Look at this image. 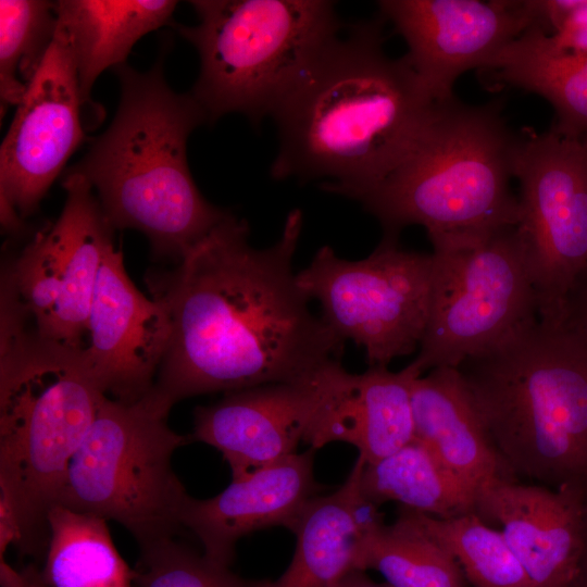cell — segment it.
<instances>
[{
    "label": "cell",
    "mask_w": 587,
    "mask_h": 587,
    "mask_svg": "<svg viewBox=\"0 0 587 587\" xmlns=\"http://www.w3.org/2000/svg\"><path fill=\"white\" fill-rule=\"evenodd\" d=\"M302 225L290 211L279 239L257 249L229 213L174 267L147 275L171 322L152 404L170 413L185 398L308 380L341 363L346 341L311 312L292 268Z\"/></svg>",
    "instance_id": "obj_1"
},
{
    "label": "cell",
    "mask_w": 587,
    "mask_h": 587,
    "mask_svg": "<svg viewBox=\"0 0 587 587\" xmlns=\"http://www.w3.org/2000/svg\"><path fill=\"white\" fill-rule=\"evenodd\" d=\"M384 22L346 25L279 104L272 178H326L324 190L357 200L412 149L437 101L405 55L386 54Z\"/></svg>",
    "instance_id": "obj_2"
},
{
    "label": "cell",
    "mask_w": 587,
    "mask_h": 587,
    "mask_svg": "<svg viewBox=\"0 0 587 587\" xmlns=\"http://www.w3.org/2000/svg\"><path fill=\"white\" fill-rule=\"evenodd\" d=\"M153 66L115 68L121 93L110 126L67 173L95 190L114 229L141 232L153 255L175 264L230 212L199 191L187 159L191 132L208 117L191 92L165 80L163 43Z\"/></svg>",
    "instance_id": "obj_3"
},
{
    "label": "cell",
    "mask_w": 587,
    "mask_h": 587,
    "mask_svg": "<svg viewBox=\"0 0 587 587\" xmlns=\"http://www.w3.org/2000/svg\"><path fill=\"white\" fill-rule=\"evenodd\" d=\"M0 557L45 560L48 514L107 396L78 350L45 340L1 309Z\"/></svg>",
    "instance_id": "obj_4"
},
{
    "label": "cell",
    "mask_w": 587,
    "mask_h": 587,
    "mask_svg": "<svg viewBox=\"0 0 587 587\" xmlns=\"http://www.w3.org/2000/svg\"><path fill=\"white\" fill-rule=\"evenodd\" d=\"M513 475L587 486V336L537 320L457 367Z\"/></svg>",
    "instance_id": "obj_5"
},
{
    "label": "cell",
    "mask_w": 587,
    "mask_h": 587,
    "mask_svg": "<svg viewBox=\"0 0 587 587\" xmlns=\"http://www.w3.org/2000/svg\"><path fill=\"white\" fill-rule=\"evenodd\" d=\"M517 141L499 103L437 101L403 160L357 200L384 235L421 225L433 242L514 227L520 207L509 182Z\"/></svg>",
    "instance_id": "obj_6"
},
{
    "label": "cell",
    "mask_w": 587,
    "mask_h": 587,
    "mask_svg": "<svg viewBox=\"0 0 587 587\" xmlns=\"http://www.w3.org/2000/svg\"><path fill=\"white\" fill-rule=\"evenodd\" d=\"M195 26L174 27L197 50L200 73L190 91L208 123L228 113L254 126L296 87L340 32L326 0H193Z\"/></svg>",
    "instance_id": "obj_7"
},
{
    "label": "cell",
    "mask_w": 587,
    "mask_h": 587,
    "mask_svg": "<svg viewBox=\"0 0 587 587\" xmlns=\"http://www.w3.org/2000/svg\"><path fill=\"white\" fill-rule=\"evenodd\" d=\"M167 417L146 397H105L70 461L58 504L121 524L139 548L172 539L190 497L172 457L191 437L174 432Z\"/></svg>",
    "instance_id": "obj_8"
},
{
    "label": "cell",
    "mask_w": 587,
    "mask_h": 587,
    "mask_svg": "<svg viewBox=\"0 0 587 587\" xmlns=\"http://www.w3.org/2000/svg\"><path fill=\"white\" fill-rule=\"evenodd\" d=\"M432 245L429 313L413 360L422 373L458 367L539 319L516 226Z\"/></svg>",
    "instance_id": "obj_9"
},
{
    "label": "cell",
    "mask_w": 587,
    "mask_h": 587,
    "mask_svg": "<svg viewBox=\"0 0 587 587\" xmlns=\"http://www.w3.org/2000/svg\"><path fill=\"white\" fill-rule=\"evenodd\" d=\"M432 253L401 248L384 235L366 258L345 260L321 247L297 273L300 287L322 308V319L345 341L365 350L370 366H388L422 341L429 313Z\"/></svg>",
    "instance_id": "obj_10"
},
{
    "label": "cell",
    "mask_w": 587,
    "mask_h": 587,
    "mask_svg": "<svg viewBox=\"0 0 587 587\" xmlns=\"http://www.w3.org/2000/svg\"><path fill=\"white\" fill-rule=\"evenodd\" d=\"M65 202L4 270L1 298L40 338L80 350L102 262L113 232L91 185L66 173Z\"/></svg>",
    "instance_id": "obj_11"
},
{
    "label": "cell",
    "mask_w": 587,
    "mask_h": 587,
    "mask_svg": "<svg viewBox=\"0 0 587 587\" xmlns=\"http://www.w3.org/2000/svg\"><path fill=\"white\" fill-rule=\"evenodd\" d=\"M513 175L520 183L516 230L538 317L561 323L587 272V139L526 129L519 135Z\"/></svg>",
    "instance_id": "obj_12"
},
{
    "label": "cell",
    "mask_w": 587,
    "mask_h": 587,
    "mask_svg": "<svg viewBox=\"0 0 587 587\" xmlns=\"http://www.w3.org/2000/svg\"><path fill=\"white\" fill-rule=\"evenodd\" d=\"M84 104L73 53L58 25L39 70L17 104L0 149V203L24 220L84 141Z\"/></svg>",
    "instance_id": "obj_13"
},
{
    "label": "cell",
    "mask_w": 587,
    "mask_h": 587,
    "mask_svg": "<svg viewBox=\"0 0 587 587\" xmlns=\"http://www.w3.org/2000/svg\"><path fill=\"white\" fill-rule=\"evenodd\" d=\"M378 8L405 40V58L435 101L453 98L460 75L544 26L538 1L383 0Z\"/></svg>",
    "instance_id": "obj_14"
},
{
    "label": "cell",
    "mask_w": 587,
    "mask_h": 587,
    "mask_svg": "<svg viewBox=\"0 0 587 587\" xmlns=\"http://www.w3.org/2000/svg\"><path fill=\"white\" fill-rule=\"evenodd\" d=\"M170 337L166 309L133 284L114 245L95 287L83 362L108 397L135 402L153 387Z\"/></svg>",
    "instance_id": "obj_15"
},
{
    "label": "cell",
    "mask_w": 587,
    "mask_h": 587,
    "mask_svg": "<svg viewBox=\"0 0 587 587\" xmlns=\"http://www.w3.org/2000/svg\"><path fill=\"white\" fill-rule=\"evenodd\" d=\"M341 363L301 382L272 383L227 392L197 407L191 440L217 449L238 479L296 453Z\"/></svg>",
    "instance_id": "obj_16"
},
{
    "label": "cell",
    "mask_w": 587,
    "mask_h": 587,
    "mask_svg": "<svg viewBox=\"0 0 587 587\" xmlns=\"http://www.w3.org/2000/svg\"><path fill=\"white\" fill-rule=\"evenodd\" d=\"M475 513L500 525L535 587H570L578 578L587 486L550 488L500 478L476 490Z\"/></svg>",
    "instance_id": "obj_17"
},
{
    "label": "cell",
    "mask_w": 587,
    "mask_h": 587,
    "mask_svg": "<svg viewBox=\"0 0 587 587\" xmlns=\"http://www.w3.org/2000/svg\"><path fill=\"white\" fill-rule=\"evenodd\" d=\"M313 461L314 449L310 448L232 479L212 498L189 497L182 525L198 537L208 559L230 566L236 544L246 535L273 526L295 529L305 505L321 489Z\"/></svg>",
    "instance_id": "obj_18"
},
{
    "label": "cell",
    "mask_w": 587,
    "mask_h": 587,
    "mask_svg": "<svg viewBox=\"0 0 587 587\" xmlns=\"http://www.w3.org/2000/svg\"><path fill=\"white\" fill-rule=\"evenodd\" d=\"M422 375L413 361L398 372L373 365L351 374L341 366L303 441L314 450L336 441L350 444L366 464L388 457L415 438L412 387Z\"/></svg>",
    "instance_id": "obj_19"
},
{
    "label": "cell",
    "mask_w": 587,
    "mask_h": 587,
    "mask_svg": "<svg viewBox=\"0 0 587 587\" xmlns=\"http://www.w3.org/2000/svg\"><path fill=\"white\" fill-rule=\"evenodd\" d=\"M365 463L359 454L336 491L308 502L292 530L297 537L292 560L272 587H335L358 570L366 538L385 523L378 507L361 490Z\"/></svg>",
    "instance_id": "obj_20"
},
{
    "label": "cell",
    "mask_w": 587,
    "mask_h": 587,
    "mask_svg": "<svg viewBox=\"0 0 587 587\" xmlns=\"http://www.w3.org/2000/svg\"><path fill=\"white\" fill-rule=\"evenodd\" d=\"M414 437L472 489L513 478L457 367H435L412 387Z\"/></svg>",
    "instance_id": "obj_21"
},
{
    "label": "cell",
    "mask_w": 587,
    "mask_h": 587,
    "mask_svg": "<svg viewBox=\"0 0 587 587\" xmlns=\"http://www.w3.org/2000/svg\"><path fill=\"white\" fill-rule=\"evenodd\" d=\"M176 5L177 1L172 0L55 1L58 25L67 38L76 65L84 111L100 116L101 110L91 101L97 78L107 68L126 63L142 36L173 26Z\"/></svg>",
    "instance_id": "obj_22"
},
{
    "label": "cell",
    "mask_w": 587,
    "mask_h": 587,
    "mask_svg": "<svg viewBox=\"0 0 587 587\" xmlns=\"http://www.w3.org/2000/svg\"><path fill=\"white\" fill-rule=\"evenodd\" d=\"M480 70L494 85L517 87L549 101L555 112L551 127L555 133L587 139V52L558 49L537 24Z\"/></svg>",
    "instance_id": "obj_23"
},
{
    "label": "cell",
    "mask_w": 587,
    "mask_h": 587,
    "mask_svg": "<svg viewBox=\"0 0 587 587\" xmlns=\"http://www.w3.org/2000/svg\"><path fill=\"white\" fill-rule=\"evenodd\" d=\"M361 490L377 507L396 501L440 519L475 513V490L416 438L376 463H365Z\"/></svg>",
    "instance_id": "obj_24"
},
{
    "label": "cell",
    "mask_w": 587,
    "mask_h": 587,
    "mask_svg": "<svg viewBox=\"0 0 587 587\" xmlns=\"http://www.w3.org/2000/svg\"><path fill=\"white\" fill-rule=\"evenodd\" d=\"M42 582L48 587H133V569L113 544L107 520L55 504Z\"/></svg>",
    "instance_id": "obj_25"
},
{
    "label": "cell",
    "mask_w": 587,
    "mask_h": 587,
    "mask_svg": "<svg viewBox=\"0 0 587 587\" xmlns=\"http://www.w3.org/2000/svg\"><path fill=\"white\" fill-rule=\"evenodd\" d=\"M358 570L379 572L390 587H469L454 557L403 507L392 524L366 538Z\"/></svg>",
    "instance_id": "obj_26"
},
{
    "label": "cell",
    "mask_w": 587,
    "mask_h": 587,
    "mask_svg": "<svg viewBox=\"0 0 587 587\" xmlns=\"http://www.w3.org/2000/svg\"><path fill=\"white\" fill-rule=\"evenodd\" d=\"M407 510L454 557L469 587H535L501 530L476 513L440 519Z\"/></svg>",
    "instance_id": "obj_27"
},
{
    "label": "cell",
    "mask_w": 587,
    "mask_h": 587,
    "mask_svg": "<svg viewBox=\"0 0 587 587\" xmlns=\"http://www.w3.org/2000/svg\"><path fill=\"white\" fill-rule=\"evenodd\" d=\"M55 1H0V98L2 112L16 105L55 37Z\"/></svg>",
    "instance_id": "obj_28"
},
{
    "label": "cell",
    "mask_w": 587,
    "mask_h": 587,
    "mask_svg": "<svg viewBox=\"0 0 587 587\" xmlns=\"http://www.w3.org/2000/svg\"><path fill=\"white\" fill-rule=\"evenodd\" d=\"M133 587H272L268 579H247L173 538L139 548Z\"/></svg>",
    "instance_id": "obj_29"
},
{
    "label": "cell",
    "mask_w": 587,
    "mask_h": 587,
    "mask_svg": "<svg viewBox=\"0 0 587 587\" xmlns=\"http://www.w3.org/2000/svg\"><path fill=\"white\" fill-rule=\"evenodd\" d=\"M550 42L561 50L587 52V0L539 1Z\"/></svg>",
    "instance_id": "obj_30"
},
{
    "label": "cell",
    "mask_w": 587,
    "mask_h": 587,
    "mask_svg": "<svg viewBox=\"0 0 587 587\" xmlns=\"http://www.w3.org/2000/svg\"><path fill=\"white\" fill-rule=\"evenodd\" d=\"M563 322L587 336V272L567 299Z\"/></svg>",
    "instance_id": "obj_31"
},
{
    "label": "cell",
    "mask_w": 587,
    "mask_h": 587,
    "mask_svg": "<svg viewBox=\"0 0 587 587\" xmlns=\"http://www.w3.org/2000/svg\"><path fill=\"white\" fill-rule=\"evenodd\" d=\"M1 587H48L41 579L40 569L35 563L15 569L0 559Z\"/></svg>",
    "instance_id": "obj_32"
},
{
    "label": "cell",
    "mask_w": 587,
    "mask_h": 587,
    "mask_svg": "<svg viewBox=\"0 0 587 587\" xmlns=\"http://www.w3.org/2000/svg\"><path fill=\"white\" fill-rule=\"evenodd\" d=\"M335 587H390L388 584H378L365 574V571L353 570L341 578Z\"/></svg>",
    "instance_id": "obj_33"
},
{
    "label": "cell",
    "mask_w": 587,
    "mask_h": 587,
    "mask_svg": "<svg viewBox=\"0 0 587 587\" xmlns=\"http://www.w3.org/2000/svg\"><path fill=\"white\" fill-rule=\"evenodd\" d=\"M578 580L582 583L584 587H587V524H586V532H585V540H584V548L579 561V567H578Z\"/></svg>",
    "instance_id": "obj_34"
},
{
    "label": "cell",
    "mask_w": 587,
    "mask_h": 587,
    "mask_svg": "<svg viewBox=\"0 0 587 587\" xmlns=\"http://www.w3.org/2000/svg\"><path fill=\"white\" fill-rule=\"evenodd\" d=\"M570 587H584L578 578Z\"/></svg>",
    "instance_id": "obj_35"
}]
</instances>
